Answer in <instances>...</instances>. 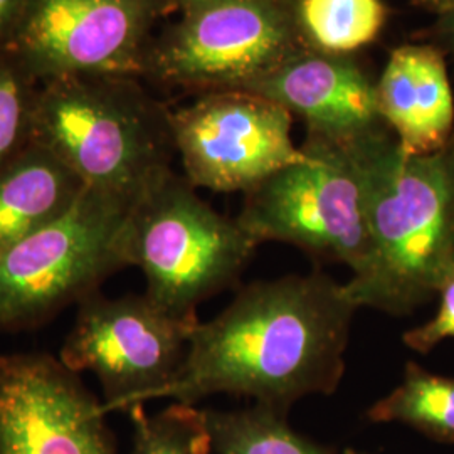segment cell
Returning a JSON list of instances; mask_svg holds the SVG:
<instances>
[{
	"label": "cell",
	"mask_w": 454,
	"mask_h": 454,
	"mask_svg": "<svg viewBox=\"0 0 454 454\" xmlns=\"http://www.w3.org/2000/svg\"><path fill=\"white\" fill-rule=\"evenodd\" d=\"M412 2H416L418 5H422V7L429 9V11H433L438 16L439 12L448 9L454 0H412Z\"/></svg>",
	"instance_id": "obj_24"
},
{
	"label": "cell",
	"mask_w": 454,
	"mask_h": 454,
	"mask_svg": "<svg viewBox=\"0 0 454 454\" xmlns=\"http://www.w3.org/2000/svg\"><path fill=\"white\" fill-rule=\"evenodd\" d=\"M118 247L125 266L144 271L152 301L197 322L202 301L239 283L258 243L170 170L135 200Z\"/></svg>",
	"instance_id": "obj_4"
},
{
	"label": "cell",
	"mask_w": 454,
	"mask_h": 454,
	"mask_svg": "<svg viewBox=\"0 0 454 454\" xmlns=\"http://www.w3.org/2000/svg\"><path fill=\"white\" fill-rule=\"evenodd\" d=\"M436 33L442 44L450 49L454 56V2L448 9L439 12Z\"/></svg>",
	"instance_id": "obj_22"
},
{
	"label": "cell",
	"mask_w": 454,
	"mask_h": 454,
	"mask_svg": "<svg viewBox=\"0 0 454 454\" xmlns=\"http://www.w3.org/2000/svg\"><path fill=\"white\" fill-rule=\"evenodd\" d=\"M172 0H31L11 51L39 82L80 73H144Z\"/></svg>",
	"instance_id": "obj_9"
},
{
	"label": "cell",
	"mask_w": 454,
	"mask_h": 454,
	"mask_svg": "<svg viewBox=\"0 0 454 454\" xmlns=\"http://www.w3.org/2000/svg\"><path fill=\"white\" fill-rule=\"evenodd\" d=\"M301 51L292 0L231 2L157 33L142 78L199 95L243 90Z\"/></svg>",
	"instance_id": "obj_7"
},
{
	"label": "cell",
	"mask_w": 454,
	"mask_h": 454,
	"mask_svg": "<svg viewBox=\"0 0 454 454\" xmlns=\"http://www.w3.org/2000/svg\"><path fill=\"white\" fill-rule=\"evenodd\" d=\"M177 12L180 14H191L195 11H202V9H209L215 5H223V4H231V2H241V0H172Z\"/></svg>",
	"instance_id": "obj_23"
},
{
	"label": "cell",
	"mask_w": 454,
	"mask_h": 454,
	"mask_svg": "<svg viewBox=\"0 0 454 454\" xmlns=\"http://www.w3.org/2000/svg\"><path fill=\"white\" fill-rule=\"evenodd\" d=\"M197 322L170 315L146 294L105 298L95 292L80 303L59 360L71 372L97 375L106 411H130L160 399Z\"/></svg>",
	"instance_id": "obj_8"
},
{
	"label": "cell",
	"mask_w": 454,
	"mask_h": 454,
	"mask_svg": "<svg viewBox=\"0 0 454 454\" xmlns=\"http://www.w3.org/2000/svg\"><path fill=\"white\" fill-rule=\"evenodd\" d=\"M438 313L429 322L407 330L403 341L409 348L429 354L441 341L454 339V268L442 279L438 290Z\"/></svg>",
	"instance_id": "obj_20"
},
{
	"label": "cell",
	"mask_w": 454,
	"mask_h": 454,
	"mask_svg": "<svg viewBox=\"0 0 454 454\" xmlns=\"http://www.w3.org/2000/svg\"><path fill=\"white\" fill-rule=\"evenodd\" d=\"M343 454H365L362 453V451H358V450H354V448H347L345 451H343Z\"/></svg>",
	"instance_id": "obj_25"
},
{
	"label": "cell",
	"mask_w": 454,
	"mask_h": 454,
	"mask_svg": "<svg viewBox=\"0 0 454 454\" xmlns=\"http://www.w3.org/2000/svg\"><path fill=\"white\" fill-rule=\"evenodd\" d=\"M133 422V454H207L211 439L202 411L176 404L148 416L144 407L129 411Z\"/></svg>",
	"instance_id": "obj_18"
},
{
	"label": "cell",
	"mask_w": 454,
	"mask_h": 454,
	"mask_svg": "<svg viewBox=\"0 0 454 454\" xmlns=\"http://www.w3.org/2000/svg\"><path fill=\"white\" fill-rule=\"evenodd\" d=\"M375 93L380 120L407 155L434 153L453 138V90L438 46L392 49Z\"/></svg>",
	"instance_id": "obj_13"
},
{
	"label": "cell",
	"mask_w": 454,
	"mask_h": 454,
	"mask_svg": "<svg viewBox=\"0 0 454 454\" xmlns=\"http://www.w3.org/2000/svg\"><path fill=\"white\" fill-rule=\"evenodd\" d=\"M286 416L260 404L231 412L202 411L217 454H335L333 448L296 433Z\"/></svg>",
	"instance_id": "obj_16"
},
{
	"label": "cell",
	"mask_w": 454,
	"mask_h": 454,
	"mask_svg": "<svg viewBox=\"0 0 454 454\" xmlns=\"http://www.w3.org/2000/svg\"><path fill=\"white\" fill-rule=\"evenodd\" d=\"M239 91L275 101L298 114L309 135L339 144L384 127L375 82L352 56L307 49Z\"/></svg>",
	"instance_id": "obj_12"
},
{
	"label": "cell",
	"mask_w": 454,
	"mask_h": 454,
	"mask_svg": "<svg viewBox=\"0 0 454 454\" xmlns=\"http://www.w3.org/2000/svg\"><path fill=\"white\" fill-rule=\"evenodd\" d=\"M29 5L31 0H0V52L16 43Z\"/></svg>",
	"instance_id": "obj_21"
},
{
	"label": "cell",
	"mask_w": 454,
	"mask_h": 454,
	"mask_svg": "<svg viewBox=\"0 0 454 454\" xmlns=\"http://www.w3.org/2000/svg\"><path fill=\"white\" fill-rule=\"evenodd\" d=\"M293 17L305 48L352 56L380 35L387 7L382 0H292Z\"/></svg>",
	"instance_id": "obj_15"
},
{
	"label": "cell",
	"mask_w": 454,
	"mask_h": 454,
	"mask_svg": "<svg viewBox=\"0 0 454 454\" xmlns=\"http://www.w3.org/2000/svg\"><path fill=\"white\" fill-rule=\"evenodd\" d=\"M133 204L88 187L61 219L0 251V330L44 324L127 268L118 239Z\"/></svg>",
	"instance_id": "obj_6"
},
{
	"label": "cell",
	"mask_w": 454,
	"mask_h": 454,
	"mask_svg": "<svg viewBox=\"0 0 454 454\" xmlns=\"http://www.w3.org/2000/svg\"><path fill=\"white\" fill-rule=\"evenodd\" d=\"M303 157L244 194L236 221L258 243L292 244L362 275L371 236L357 167L345 144L309 135Z\"/></svg>",
	"instance_id": "obj_5"
},
{
	"label": "cell",
	"mask_w": 454,
	"mask_h": 454,
	"mask_svg": "<svg viewBox=\"0 0 454 454\" xmlns=\"http://www.w3.org/2000/svg\"><path fill=\"white\" fill-rule=\"evenodd\" d=\"M364 192L371 260L345 283L358 309L406 317L438 294L454 268V135L407 155L384 125L345 142Z\"/></svg>",
	"instance_id": "obj_2"
},
{
	"label": "cell",
	"mask_w": 454,
	"mask_h": 454,
	"mask_svg": "<svg viewBox=\"0 0 454 454\" xmlns=\"http://www.w3.org/2000/svg\"><path fill=\"white\" fill-rule=\"evenodd\" d=\"M367 418L372 422H401L426 438L454 442V377L427 372L407 362L403 382L377 401Z\"/></svg>",
	"instance_id": "obj_17"
},
{
	"label": "cell",
	"mask_w": 454,
	"mask_h": 454,
	"mask_svg": "<svg viewBox=\"0 0 454 454\" xmlns=\"http://www.w3.org/2000/svg\"><path fill=\"white\" fill-rule=\"evenodd\" d=\"M86 189L76 172L33 142L0 167V251L61 219Z\"/></svg>",
	"instance_id": "obj_14"
},
{
	"label": "cell",
	"mask_w": 454,
	"mask_h": 454,
	"mask_svg": "<svg viewBox=\"0 0 454 454\" xmlns=\"http://www.w3.org/2000/svg\"><path fill=\"white\" fill-rule=\"evenodd\" d=\"M140 80L80 73L41 82L34 142L61 159L88 187L137 200L172 170L177 155L172 110Z\"/></svg>",
	"instance_id": "obj_3"
},
{
	"label": "cell",
	"mask_w": 454,
	"mask_h": 454,
	"mask_svg": "<svg viewBox=\"0 0 454 454\" xmlns=\"http://www.w3.org/2000/svg\"><path fill=\"white\" fill-rule=\"evenodd\" d=\"M292 123L293 114L268 98L239 90L202 93L172 112L184 177L195 189L249 192L303 157Z\"/></svg>",
	"instance_id": "obj_10"
},
{
	"label": "cell",
	"mask_w": 454,
	"mask_h": 454,
	"mask_svg": "<svg viewBox=\"0 0 454 454\" xmlns=\"http://www.w3.org/2000/svg\"><path fill=\"white\" fill-rule=\"evenodd\" d=\"M357 309L347 286L322 271L251 283L221 315L195 324L160 397L194 406L231 394L288 414L296 401L340 386Z\"/></svg>",
	"instance_id": "obj_1"
},
{
	"label": "cell",
	"mask_w": 454,
	"mask_h": 454,
	"mask_svg": "<svg viewBox=\"0 0 454 454\" xmlns=\"http://www.w3.org/2000/svg\"><path fill=\"white\" fill-rule=\"evenodd\" d=\"M106 412L61 360L0 356V454H116Z\"/></svg>",
	"instance_id": "obj_11"
},
{
	"label": "cell",
	"mask_w": 454,
	"mask_h": 454,
	"mask_svg": "<svg viewBox=\"0 0 454 454\" xmlns=\"http://www.w3.org/2000/svg\"><path fill=\"white\" fill-rule=\"evenodd\" d=\"M39 84L11 49L0 52V167L34 142Z\"/></svg>",
	"instance_id": "obj_19"
}]
</instances>
